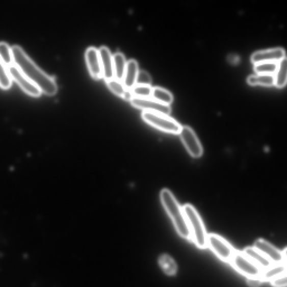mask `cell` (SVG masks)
I'll list each match as a JSON object with an SVG mask.
<instances>
[{"mask_svg":"<svg viewBox=\"0 0 287 287\" xmlns=\"http://www.w3.org/2000/svg\"><path fill=\"white\" fill-rule=\"evenodd\" d=\"M271 284L274 287H286L287 285L286 275L284 274L271 281Z\"/></svg>","mask_w":287,"mask_h":287,"instance_id":"cell-28","label":"cell"},{"mask_svg":"<svg viewBox=\"0 0 287 287\" xmlns=\"http://www.w3.org/2000/svg\"><path fill=\"white\" fill-rule=\"evenodd\" d=\"M114 72L116 80L122 81L126 66L124 55L121 53H116L113 56Z\"/></svg>","mask_w":287,"mask_h":287,"instance_id":"cell-17","label":"cell"},{"mask_svg":"<svg viewBox=\"0 0 287 287\" xmlns=\"http://www.w3.org/2000/svg\"><path fill=\"white\" fill-rule=\"evenodd\" d=\"M134 97L150 98L152 88L150 86L136 85L131 89Z\"/></svg>","mask_w":287,"mask_h":287,"instance_id":"cell-25","label":"cell"},{"mask_svg":"<svg viewBox=\"0 0 287 287\" xmlns=\"http://www.w3.org/2000/svg\"><path fill=\"white\" fill-rule=\"evenodd\" d=\"M254 247L265 256L273 264H286V248L282 252L268 243L267 241L263 239L257 240Z\"/></svg>","mask_w":287,"mask_h":287,"instance_id":"cell-8","label":"cell"},{"mask_svg":"<svg viewBox=\"0 0 287 287\" xmlns=\"http://www.w3.org/2000/svg\"><path fill=\"white\" fill-rule=\"evenodd\" d=\"M247 82L250 86H262L272 87L274 86V75L269 74H256L248 76Z\"/></svg>","mask_w":287,"mask_h":287,"instance_id":"cell-18","label":"cell"},{"mask_svg":"<svg viewBox=\"0 0 287 287\" xmlns=\"http://www.w3.org/2000/svg\"><path fill=\"white\" fill-rule=\"evenodd\" d=\"M138 71V64L136 60H130L127 62L122 81L126 89H132L136 86Z\"/></svg>","mask_w":287,"mask_h":287,"instance_id":"cell-14","label":"cell"},{"mask_svg":"<svg viewBox=\"0 0 287 287\" xmlns=\"http://www.w3.org/2000/svg\"><path fill=\"white\" fill-rule=\"evenodd\" d=\"M230 263L236 271L247 278H259L262 273V270L243 252H234Z\"/></svg>","mask_w":287,"mask_h":287,"instance_id":"cell-5","label":"cell"},{"mask_svg":"<svg viewBox=\"0 0 287 287\" xmlns=\"http://www.w3.org/2000/svg\"><path fill=\"white\" fill-rule=\"evenodd\" d=\"M150 98L163 104L170 105L173 100L172 93L161 87L152 88Z\"/></svg>","mask_w":287,"mask_h":287,"instance_id":"cell-20","label":"cell"},{"mask_svg":"<svg viewBox=\"0 0 287 287\" xmlns=\"http://www.w3.org/2000/svg\"><path fill=\"white\" fill-rule=\"evenodd\" d=\"M247 284L250 287H258L260 286L263 281L259 278H247L246 280Z\"/></svg>","mask_w":287,"mask_h":287,"instance_id":"cell-29","label":"cell"},{"mask_svg":"<svg viewBox=\"0 0 287 287\" xmlns=\"http://www.w3.org/2000/svg\"><path fill=\"white\" fill-rule=\"evenodd\" d=\"M122 97L125 99L131 100L134 97V95L131 89H126V91L122 95Z\"/></svg>","mask_w":287,"mask_h":287,"instance_id":"cell-30","label":"cell"},{"mask_svg":"<svg viewBox=\"0 0 287 287\" xmlns=\"http://www.w3.org/2000/svg\"><path fill=\"white\" fill-rule=\"evenodd\" d=\"M11 79L19 84L21 88L28 94L34 97H38L41 91L36 84L31 82L14 64L7 67Z\"/></svg>","mask_w":287,"mask_h":287,"instance_id":"cell-9","label":"cell"},{"mask_svg":"<svg viewBox=\"0 0 287 287\" xmlns=\"http://www.w3.org/2000/svg\"><path fill=\"white\" fill-rule=\"evenodd\" d=\"M243 252L258 267H259L262 271L273 265L265 256L263 255L260 252L257 250L254 247H246Z\"/></svg>","mask_w":287,"mask_h":287,"instance_id":"cell-15","label":"cell"},{"mask_svg":"<svg viewBox=\"0 0 287 287\" xmlns=\"http://www.w3.org/2000/svg\"><path fill=\"white\" fill-rule=\"evenodd\" d=\"M161 200L179 235L185 239L191 240V234L187 217L183 208L173 194L167 189H163L161 193Z\"/></svg>","mask_w":287,"mask_h":287,"instance_id":"cell-2","label":"cell"},{"mask_svg":"<svg viewBox=\"0 0 287 287\" xmlns=\"http://www.w3.org/2000/svg\"><path fill=\"white\" fill-rule=\"evenodd\" d=\"M11 86V78L9 75L7 67L5 65L0 59V87L7 89Z\"/></svg>","mask_w":287,"mask_h":287,"instance_id":"cell-24","label":"cell"},{"mask_svg":"<svg viewBox=\"0 0 287 287\" xmlns=\"http://www.w3.org/2000/svg\"><path fill=\"white\" fill-rule=\"evenodd\" d=\"M285 54V49L281 47L258 50L252 55L251 61L254 64L265 62L279 63L286 58Z\"/></svg>","mask_w":287,"mask_h":287,"instance_id":"cell-11","label":"cell"},{"mask_svg":"<svg viewBox=\"0 0 287 287\" xmlns=\"http://www.w3.org/2000/svg\"><path fill=\"white\" fill-rule=\"evenodd\" d=\"M160 264L163 271L169 275H173L177 272V266L172 258L167 255H163L160 258Z\"/></svg>","mask_w":287,"mask_h":287,"instance_id":"cell-22","label":"cell"},{"mask_svg":"<svg viewBox=\"0 0 287 287\" xmlns=\"http://www.w3.org/2000/svg\"><path fill=\"white\" fill-rule=\"evenodd\" d=\"M132 104L140 109L156 113L169 115L171 112L170 105L162 103L151 98H140L134 97L131 100Z\"/></svg>","mask_w":287,"mask_h":287,"instance_id":"cell-10","label":"cell"},{"mask_svg":"<svg viewBox=\"0 0 287 287\" xmlns=\"http://www.w3.org/2000/svg\"><path fill=\"white\" fill-rule=\"evenodd\" d=\"M180 138L189 154L194 158H199L203 153L201 144L193 129L188 126H182Z\"/></svg>","mask_w":287,"mask_h":287,"instance_id":"cell-7","label":"cell"},{"mask_svg":"<svg viewBox=\"0 0 287 287\" xmlns=\"http://www.w3.org/2000/svg\"><path fill=\"white\" fill-rule=\"evenodd\" d=\"M151 78L148 72L140 70L138 72L136 85L150 86Z\"/></svg>","mask_w":287,"mask_h":287,"instance_id":"cell-27","label":"cell"},{"mask_svg":"<svg viewBox=\"0 0 287 287\" xmlns=\"http://www.w3.org/2000/svg\"><path fill=\"white\" fill-rule=\"evenodd\" d=\"M286 274V264H273L271 267L262 271L260 278L263 282H271L273 279Z\"/></svg>","mask_w":287,"mask_h":287,"instance_id":"cell-16","label":"cell"},{"mask_svg":"<svg viewBox=\"0 0 287 287\" xmlns=\"http://www.w3.org/2000/svg\"><path fill=\"white\" fill-rule=\"evenodd\" d=\"M86 58L91 75L97 79L103 77L98 49L94 47L87 48Z\"/></svg>","mask_w":287,"mask_h":287,"instance_id":"cell-13","label":"cell"},{"mask_svg":"<svg viewBox=\"0 0 287 287\" xmlns=\"http://www.w3.org/2000/svg\"><path fill=\"white\" fill-rule=\"evenodd\" d=\"M0 59L7 67L14 64L11 48L5 42H0Z\"/></svg>","mask_w":287,"mask_h":287,"instance_id":"cell-23","label":"cell"},{"mask_svg":"<svg viewBox=\"0 0 287 287\" xmlns=\"http://www.w3.org/2000/svg\"><path fill=\"white\" fill-rule=\"evenodd\" d=\"M102 67V75L106 81L114 78L113 57L109 49L106 46L100 47L98 49Z\"/></svg>","mask_w":287,"mask_h":287,"instance_id":"cell-12","label":"cell"},{"mask_svg":"<svg viewBox=\"0 0 287 287\" xmlns=\"http://www.w3.org/2000/svg\"><path fill=\"white\" fill-rule=\"evenodd\" d=\"M183 210L187 217L191 234V239L197 247L205 249L207 246V234L203 222L195 207L190 205H184Z\"/></svg>","mask_w":287,"mask_h":287,"instance_id":"cell-3","label":"cell"},{"mask_svg":"<svg viewBox=\"0 0 287 287\" xmlns=\"http://www.w3.org/2000/svg\"><path fill=\"white\" fill-rule=\"evenodd\" d=\"M143 120L159 130L165 133L179 134L181 125L172 118L156 112L144 111L142 113Z\"/></svg>","mask_w":287,"mask_h":287,"instance_id":"cell-4","label":"cell"},{"mask_svg":"<svg viewBox=\"0 0 287 287\" xmlns=\"http://www.w3.org/2000/svg\"><path fill=\"white\" fill-rule=\"evenodd\" d=\"M278 63L265 62L254 64V70L256 74L274 75L276 72Z\"/></svg>","mask_w":287,"mask_h":287,"instance_id":"cell-21","label":"cell"},{"mask_svg":"<svg viewBox=\"0 0 287 287\" xmlns=\"http://www.w3.org/2000/svg\"><path fill=\"white\" fill-rule=\"evenodd\" d=\"M108 86L111 91L120 96H122L123 93L126 91V88L123 84L119 81L113 78L112 80L107 81Z\"/></svg>","mask_w":287,"mask_h":287,"instance_id":"cell-26","label":"cell"},{"mask_svg":"<svg viewBox=\"0 0 287 287\" xmlns=\"http://www.w3.org/2000/svg\"><path fill=\"white\" fill-rule=\"evenodd\" d=\"M207 246L218 258L226 263H230L235 252L226 240L215 234L207 236Z\"/></svg>","mask_w":287,"mask_h":287,"instance_id":"cell-6","label":"cell"},{"mask_svg":"<svg viewBox=\"0 0 287 287\" xmlns=\"http://www.w3.org/2000/svg\"><path fill=\"white\" fill-rule=\"evenodd\" d=\"M14 64L20 71L40 89L42 92L53 95L58 91L54 79L42 70L18 45L11 47Z\"/></svg>","mask_w":287,"mask_h":287,"instance_id":"cell-1","label":"cell"},{"mask_svg":"<svg viewBox=\"0 0 287 287\" xmlns=\"http://www.w3.org/2000/svg\"><path fill=\"white\" fill-rule=\"evenodd\" d=\"M278 64L277 69L274 74V86L282 88L286 84V58H284Z\"/></svg>","mask_w":287,"mask_h":287,"instance_id":"cell-19","label":"cell"}]
</instances>
